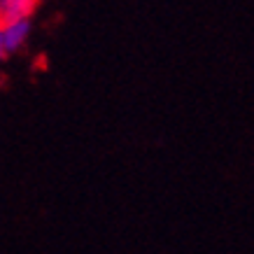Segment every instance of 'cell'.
<instances>
[{
    "label": "cell",
    "instance_id": "7a4b0ae2",
    "mask_svg": "<svg viewBox=\"0 0 254 254\" xmlns=\"http://www.w3.org/2000/svg\"><path fill=\"white\" fill-rule=\"evenodd\" d=\"M40 0H0V23L31 21Z\"/></svg>",
    "mask_w": 254,
    "mask_h": 254
},
{
    "label": "cell",
    "instance_id": "6da1fadb",
    "mask_svg": "<svg viewBox=\"0 0 254 254\" xmlns=\"http://www.w3.org/2000/svg\"><path fill=\"white\" fill-rule=\"evenodd\" d=\"M28 35H31V21L0 23V38H2L5 54H14V52H19V49L26 45Z\"/></svg>",
    "mask_w": 254,
    "mask_h": 254
},
{
    "label": "cell",
    "instance_id": "3957f363",
    "mask_svg": "<svg viewBox=\"0 0 254 254\" xmlns=\"http://www.w3.org/2000/svg\"><path fill=\"white\" fill-rule=\"evenodd\" d=\"M5 56V47H2V38H0V59Z\"/></svg>",
    "mask_w": 254,
    "mask_h": 254
}]
</instances>
